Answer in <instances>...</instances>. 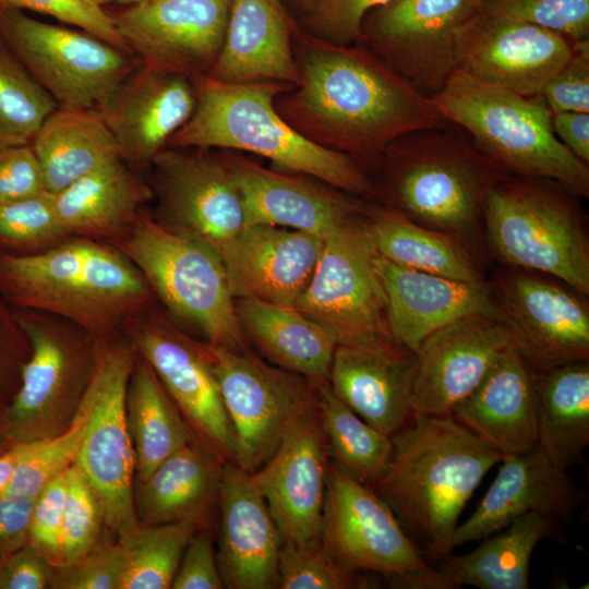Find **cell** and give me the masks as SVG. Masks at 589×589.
<instances>
[{"label":"cell","mask_w":589,"mask_h":589,"mask_svg":"<svg viewBox=\"0 0 589 589\" xmlns=\"http://www.w3.org/2000/svg\"><path fill=\"white\" fill-rule=\"evenodd\" d=\"M558 281L509 268L491 283L513 344L538 372L589 359L586 296Z\"/></svg>","instance_id":"cell-18"},{"label":"cell","mask_w":589,"mask_h":589,"mask_svg":"<svg viewBox=\"0 0 589 589\" xmlns=\"http://www.w3.org/2000/svg\"><path fill=\"white\" fill-rule=\"evenodd\" d=\"M196 104L192 79L142 64L98 111L120 155L137 168L155 156L191 118Z\"/></svg>","instance_id":"cell-28"},{"label":"cell","mask_w":589,"mask_h":589,"mask_svg":"<svg viewBox=\"0 0 589 589\" xmlns=\"http://www.w3.org/2000/svg\"><path fill=\"white\" fill-rule=\"evenodd\" d=\"M51 577L55 587L67 589H121L124 551L121 542L93 549L81 560L58 567Z\"/></svg>","instance_id":"cell-51"},{"label":"cell","mask_w":589,"mask_h":589,"mask_svg":"<svg viewBox=\"0 0 589 589\" xmlns=\"http://www.w3.org/2000/svg\"><path fill=\"white\" fill-rule=\"evenodd\" d=\"M208 347L236 438V464L253 473L273 456L293 425L317 406L316 385L267 364L251 350Z\"/></svg>","instance_id":"cell-14"},{"label":"cell","mask_w":589,"mask_h":589,"mask_svg":"<svg viewBox=\"0 0 589 589\" xmlns=\"http://www.w3.org/2000/svg\"><path fill=\"white\" fill-rule=\"evenodd\" d=\"M191 79L196 96L194 111L167 147L255 154L352 195L374 200L372 179L354 159L309 141L279 116L275 99L294 85L226 83L207 74Z\"/></svg>","instance_id":"cell-5"},{"label":"cell","mask_w":589,"mask_h":589,"mask_svg":"<svg viewBox=\"0 0 589 589\" xmlns=\"http://www.w3.org/2000/svg\"><path fill=\"white\" fill-rule=\"evenodd\" d=\"M202 522L183 520L160 525H139L120 538L124 551L121 589H167L183 552Z\"/></svg>","instance_id":"cell-41"},{"label":"cell","mask_w":589,"mask_h":589,"mask_svg":"<svg viewBox=\"0 0 589 589\" xmlns=\"http://www.w3.org/2000/svg\"><path fill=\"white\" fill-rule=\"evenodd\" d=\"M122 332L153 368L194 438L224 462L237 458L236 438L207 342L192 338L156 301Z\"/></svg>","instance_id":"cell-15"},{"label":"cell","mask_w":589,"mask_h":589,"mask_svg":"<svg viewBox=\"0 0 589 589\" xmlns=\"http://www.w3.org/2000/svg\"><path fill=\"white\" fill-rule=\"evenodd\" d=\"M577 195L561 183L506 176L490 191L483 233L504 265L553 277L589 294V240Z\"/></svg>","instance_id":"cell-7"},{"label":"cell","mask_w":589,"mask_h":589,"mask_svg":"<svg viewBox=\"0 0 589 589\" xmlns=\"http://www.w3.org/2000/svg\"><path fill=\"white\" fill-rule=\"evenodd\" d=\"M540 96L552 112H589V39L573 43L570 57Z\"/></svg>","instance_id":"cell-52"},{"label":"cell","mask_w":589,"mask_h":589,"mask_svg":"<svg viewBox=\"0 0 589 589\" xmlns=\"http://www.w3.org/2000/svg\"><path fill=\"white\" fill-rule=\"evenodd\" d=\"M368 211L324 238L314 274L293 306L336 345L392 338Z\"/></svg>","instance_id":"cell-13"},{"label":"cell","mask_w":589,"mask_h":589,"mask_svg":"<svg viewBox=\"0 0 589 589\" xmlns=\"http://www.w3.org/2000/svg\"><path fill=\"white\" fill-rule=\"evenodd\" d=\"M392 0H320L298 23L302 29L337 45L359 40L360 26L366 13Z\"/></svg>","instance_id":"cell-49"},{"label":"cell","mask_w":589,"mask_h":589,"mask_svg":"<svg viewBox=\"0 0 589 589\" xmlns=\"http://www.w3.org/2000/svg\"><path fill=\"white\" fill-rule=\"evenodd\" d=\"M324 238L272 226L249 225L218 252L233 299L293 308L308 287Z\"/></svg>","instance_id":"cell-23"},{"label":"cell","mask_w":589,"mask_h":589,"mask_svg":"<svg viewBox=\"0 0 589 589\" xmlns=\"http://www.w3.org/2000/svg\"><path fill=\"white\" fill-rule=\"evenodd\" d=\"M91 2H93L94 4L98 5L101 8V5H105V4H108V3H113V2H117V3H132V4H135V3H139L143 0H88Z\"/></svg>","instance_id":"cell-61"},{"label":"cell","mask_w":589,"mask_h":589,"mask_svg":"<svg viewBox=\"0 0 589 589\" xmlns=\"http://www.w3.org/2000/svg\"><path fill=\"white\" fill-rule=\"evenodd\" d=\"M320 539L341 564L382 574L408 589H452L402 529L387 504L366 484L328 468Z\"/></svg>","instance_id":"cell-11"},{"label":"cell","mask_w":589,"mask_h":589,"mask_svg":"<svg viewBox=\"0 0 589 589\" xmlns=\"http://www.w3.org/2000/svg\"><path fill=\"white\" fill-rule=\"evenodd\" d=\"M31 146L40 164L45 188L51 193L122 158L103 116L94 109L57 108L45 119Z\"/></svg>","instance_id":"cell-36"},{"label":"cell","mask_w":589,"mask_h":589,"mask_svg":"<svg viewBox=\"0 0 589 589\" xmlns=\"http://www.w3.org/2000/svg\"><path fill=\"white\" fill-rule=\"evenodd\" d=\"M31 347L14 309L0 296V408L8 406L21 380Z\"/></svg>","instance_id":"cell-54"},{"label":"cell","mask_w":589,"mask_h":589,"mask_svg":"<svg viewBox=\"0 0 589 589\" xmlns=\"http://www.w3.org/2000/svg\"><path fill=\"white\" fill-rule=\"evenodd\" d=\"M538 371L509 345L452 416L503 456L537 447Z\"/></svg>","instance_id":"cell-30"},{"label":"cell","mask_w":589,"mask_h":589,"mask_svg":"<svg viewBox=\"0 0 589 589\" xmlns=\"http://www.w3.org/2000/svg\"><path fill=\"white\" fill-rule=\"evenodd\" d=\"M506 176L450 121L399 136L370 172L382 206L455 236L478 254L485 200Z\"/></svg>","instance_id":"cell-3"},{"label":"cell","mask_w":589,"mask_h":589,"mask_svg":"<svg viewBox=\"0 0 589 589\" xmlns=\"http://www.w3.org/2000/svg\"><path fill=\"white\" fill-rule=\"evenodd\" d=\"M53 197L58 219L69 237L109 243L153 200V191L149 182L117 158L53 193Z\"/></svg>","instance_id":"cell-32"},{"label":"cell","mask_w":589,"mask_h":589,"mask_svg":"<svg viewBox=\"0 0 589 589\" xmlns=\"http://www.w3.org/2000/svg\"><path fill=\"white\" fill-rule=\"evenodd\" d=\"M31 352L20 385L1 411L10 445L51 436L60 417L74 414L93 374L96 338L61 316L13 308Z\"/></svg>","instance_id":"cell-10"},{"label":"cell","mask_w":589,"mask_h":589,"mask_svg":"<svg viewBox=\"0 0 589 589\" xmlns=\"http://www.w3.org/2000/svg\"><path fill=\"white\" fill-rule=\"evenodd\" d=\"M89 414V400L82 399L65 429L55 435L19 443V456L2 495L34 500L46 484L74 464Z\"/></svg>","instance_id":"cell-42"},{"label":"cell","mask_w":589,"mask_h":589,"mask_svg":"<svg viewBox=\"0 0 589 589\" xmlns=\"http://www.w3.org/2000/svg\"><path fill=\"white\" fill-rule=\"evenodd\" d=\"M56 100L0 37V147L31 144Z\"/></svg>","instance_id":"cell-43"},{"label":"cell","mask_w":589,"mask_h":589,"mask_svg":"<svg viewBox=\"0 0 589 589\" xmlns=\"http://www.w3.org/2000/svg\"><path fill=\"white\" fill-rule=\"evenodd\" d=\"M482 8L483 0H392L365 14L357 44L431 97L456 70L459 29Z\"/></svg>","instance_id":"cell-17"},{"label":"cell","mask_w":589,"mask_h":589,"mask_svg":"<svg viewBox=\"0 0 589 589\" xmlns=\"http://www.w3.org/2000/svg\"><path fill=\"white\" fill-rule=\"evenodd\" d=\"M384 473L369 486L429 561L453 551V536L486 472L505 457L452 414H412L393 434Z\"/></svg>","instance_id":"cell-2"},{"label":"cell","mask_w":589,"mask_h":589,"mask_svg":"<svg viewBox=\"0 0 589 589\" xmlns=\"http://www.w3.org/2000/svg\"><path fill=\"white\" fill-rule=\"evenodd\" d=\"M501 462L478 507L457 526L454 548L481 541L527 513H538L562 524L587 500L586 490L567 470L553 465L539 447L505 456Z\"/></svg>","instance_id":"cell-26"},{"label":"cell","mask_w":589,"mask_h":589,"mask_svg":"<svg viewBox=\"0 0 589 589\" xmlns=\"http://www.w3.org/2000/svg\"><path fill=\"white\" fill-rule=\"evenodd\" d=\"M109 243L135 265L156 301L183 329L214 346L250 350L216 251L166 229L145 209Z\"/></svg>","instance_id":"cell-8"},{"label":"cell","mask_w":589,"mask_h":589,"mask_svg":"<svg viewBox=\"0 0 589 589\" xmlns=\"http://www.w3.org/2000/svg\"><path fill=\"white\" fill-rule=\"evenodd\" d=\"M537 394V447L561 469L581 464L589 445L588 361L538 372Z\"/></svg>","instance_id":"cell-37"},{"label":"cell","mask_w":589,"mask_h":589,"mask_svg":"<svg viewBox=\"0 0 589 589\" xmlns=\"http://www.w3.org/2000/svg\"><path fill=\"white\" fill-rule=\"evenodd\" d=\"M368 223L377 252L396 265L456 280H485L479 254L455 236L385 206L369 207Z\"/></svg>","instance_id":"cell-38"},{"label":"cell","mask_w":589,"mask_h":589,"mask_svg":"<svg viewBox=\"0 0 589 589\" xmlns=\"http://www.w3.org/2000/svg\"><path fill=\"white\" fill-rule=\"evenodd\" d=\"M7 556H0V589L2 585V575H3V567Z\"/></svg>","instance_id":"cell-63"},{"label":"cell","mask_w":589,"mask_h":589,"mask_svg":"<svg viewBox=\"0 0 589 589\" xmlns=\"http://www.w3.org/2000/svg\"><path fill=\"white\" fill-rule=\"evenodd\" d=\"M127 421L139 482L168 456L195 440L157 374L139 353L128 384Z\"/></svg>","instance_id":"cell-39"},{"label":"cell","mask_w":589,"mask_h":589,"mask_svg":"<svg viewBox=\"0 0 589 589\" xmlns=\"http://www.w3.org/2000/svg\"><path fill=\"white\" fill-rule=\"evenodd\" d=\"M330 464L318 406L288 432L252 478L263 494L284 542L320 540Z\"/></svg>","instance_id":"cell-22"},{"label":"cell","mask_w":589,"mask_h":589,"mask_svg":"<svg viewBox=\"0 0 589 589\" xmlns=\"http://www.w3.org/2000/svg\"><path fill=\"white\" fill-rule=\"evenodd\" d=\"M239 324L249 338L279 368L314 383H328L335 340L294 308L253 299H235Z\"/></svg>","instance_id":"cell-35"},{"label":"cell","mask_w":589,"mask_h":589,"mask_svg":"<svg viewBox=\"0 0 589 589\" xmlns=\"http://www.w3.org/2000/svg\"><path fill=\"white\" fill-rule=\"evenodd\" d=\"M572 45L560 34L482 9L457 34L456 70L524 96H538L570 57Z\"/></svg>","instance_id":"cell-20"},{"label":"cell","mask_w":589,"mask_h":589,"mask_svg":"<svg viewBox=\"0 0 589 589\" xmlns=\"http://www.w3.org/2000/svg\"><path fill=\"white\" fill-rule=\"evenodd\" d=\"M173 589L225 588L216 556L213 530L205 525L191 537L171 584Z\"/></svg>","instance_id":"cell-55"},{"label":"cell","mask_w":589,"mask_h":589,"mask_svg":"<svg viewBox=\"0 0 589 589\" xmlns=\"http://www.w3.org/2000/svg\"><path fill=\"white\" fill-rule=\"evenodd\" d=\"M315 385L330 461L352 479L372 484L388 467L392 437L361 419L335 395L328 383Z\"/></svg>","instance_id":"cell-40"},{"label":"cell","mask_w":589,"mask_h":589,"mask_svg":"<svg viewBox=\"0 0 589 589\" xmlns=\"http://www.w3.org/2000/svg\"><path fill=\"white\" fill-rule=\"evenodd\" d=\"M8 10H29L50 15L131 52L120 36L113 17L88 0H0V11Z\"/></svg>","instance_id":"cell-48"},{"label":"cell","mask_w":589,"mask_h":589,"mask_svg":"<svg viewBox=\"0 0 589 589\" xmlns=\"http://www.w3.org/2000/svg\"><path fill=\"white\" fill-rule=\"evenodd\" d=\"M431 99L506 175L553 180L589 196L588 164L555 136L553 112L540 95L524 96L455 70Z\"/></svg>","instance_id":"cell-6"},{"label":"cell","mask_w":589,"mask_h":589,"mask_svg":"<svg viewBox=\"0 0 589 589\" xmlns=\"http://www.w3.org/2000/svg\"><path fill=\"white\" fill-rule=\"evenodd\" d=\"M278 574L280 589H352L370 585L362 572L333 557L321 539L304 544L283 542Z\"/></svg>","instance_id":"cell-45"},{"label":"cell","mask_w":589,"mask_h":589,"mask_svg":"<svg viewBox=\"0 0 589 589\" xmlns=\"http://www.w3.org/2000/svg\"><path fill=\"white\" fill-rule=\"evenodd\" d=\"M65 472L52 479L37 495L29 522L28 545L55 567L63 566L61 534L67 492Z\"/></svg>","instance_id":"cell-50"},{"label":"cell","mask_w":589,"mask_h":589,"mask_svg":"<svg viewBox=\"0 0 589 589\" xmlns=\"http://www.w3.org/2000/svg\"><path fill=\"white\" fill-rule=\"evenodd\" d=\"M69 238L58 219L51 192L0 204V253L35 254Z\"/></svg>","instance_id":"cell-44"},{"label":"cell","mask_w":589,"mask_h":589,"mask_svg":"<svg viewBox=\"0 0 589 589\" xmlns=\"http://www.w3.org/2000/svg\"><path fill=\"white\" fill-rule=\"evenodd\" d=\"M299 26L281 0H232L221 52L207 74L226 83H299L292 39Z\"/></svg>","instance_id":"cell-31"},{"label":"cell","mask_w":589,"mask_h":589,"mask_svg":"<svg viewBox=\"0 0 589 589\" xmlns=\"http://www.w3.org/2000/svg\"><path fill=\"white\" fill-rule=\"evenodd\" d=\"M416 352L392 338L337 345L328 384L361 419L392 436L412 417Z\"/></svg>","instance_id":"cell-27"},{"label":"cell","mask_w":589,"mask_h":589,"mask_svg":"<svg viewBox=\"0 0 589 589\" xmlns=\"http://www.w3.org/2000/svg\"><path fill=\"white\" fill-rule=\"evenodd\" d=\"M149 181L155 220L217 253L247 226L245 204L224 151L165 147Z\"/></svg>","instance_id":"cell-16"},{"label":"cell","mask_w":589,"mask_h":589,"mask_svg":"<svg viewBox=\"0 0 589 589\" xmlns=\"http://www.w3.org/2000/svg\"><path fill=\"white\" fill-rule=\"evenodd\" d=\"M11 445L9 443V441L7 440V437L4 436L3 432H2V429H1V424H0V452L9 448Z\"/></svg>","instance_id":"cell-62"},{"label":"cell","mask_w":589,"mask_h":589,"mask_svg":"<svg viewBox=\"0 0 589 589\" xmlns=\"http://www.w3.org/2000/svg\"><path fill=\"white\" fill-rule=\"evenodd\" d=\"M224 153L244 200L247 226L272 225L325 238L369 208L364 199L313 177L284 175L238 152Z\"/></svg>","instance_id":"cell-24"},{"label":"cell","mask_w":589,"mask_h":589,"mask_svg":"<svg viewBox=\"0 0 589 589\" xmlns=\"http://www.w3.org/2000/svg\"><path fill=\"white\" fill-rule=\"evenodd\" d=\"M0 296L13 308L48 312L94 338L122 330L156 302L145 278L117 248L70 237L39 253H0Z\"/></svg>","instance_id":"cell-4"},{"label":"cell","mask_w":589,"mask_h":589,"mask_svg":"<svg viewBox=\"0 0 589 589\" xmlns=\"http://www.w3.org/2000/svg\"><path fill=\"white\" fill-rule=\"evenodd\" d=\"M48 563L28 544L8 555L1 589H43L51 580Z\"/></svg>","instance_id":"cell-56"},{"label":"cell","mask_w":589,"mask_h":589,"mask_svg":"<svg viewBox=\"0 0 589 589\" xmlns=\"http://www.w3.org/2000/svg\"><path fill=\"white\" fill-rule=\"evenodd\" d=\"M17 456V444H13L9 448L0 452V495H2L11 480Z\"/></svg>","instance_id":"cell-59"},{"label":"cell","mask_w":589,"mask_h":589,"mask_svg":"<svg viewBox=\"0 0 589 589\" xmlns=\"http://www.w3.org/2000/svg\"><path fill=\"white\" fill-rule=\"evenodd\" d=\"M376 268L387 298L392 338L416 351L438 328L465 316L501 318L491 283L446 278L394 264L378 252Z\"/></svg>","instance_id":"cell-29"},{"label":"cell","mask_w":589,"mask_h":589,"mask_svg":"<svg viewBox=\"0 0 589 589\" xmlns=\"http://www.w3.org/2000/svg\"><path fill=\"white\" fill-rule=\"evenodd\" d=\"M0 37L58 108L99 110L135 70L133 53L16 10L0 11Z\"/></svg>","instance_id":"cell-12"},{"label":"cell","mask_w":589,"mask_h":589,"mask_svg":"<svg viewBox=\"0 0 589 589\" xmlns=\"http://www.w3.org/2000/svg\"><path fill=\"white\" fill-rule=\"evenodd\" d=\"M552 129L558 141L574 156L589 164V112H553Z\"/></svg>","instance_id":"cell-58"},{"label":"cell","mask_w":589,"mask_h":589,"mask_svg":"<svg viewBox=\"0 0 589 589\" xmlns=\"http://www.w3.org/2000/svg\"><path fill=\"white\" fill-rule=\"evenodd\" d=\"M47 191L40 164L31 146L0 147V204Z\"/></svg>","instance_id":"cell-53"},{"label":"cell","mask_w":589,"mask_h":589,"mask_svg":"<svg viewBox=\"0 0 589 589\" xmlns=\"http://www.w3.org/2000/svg\"><path fill=\"white\" fill-rule=\"evenodd\" d=\"M232 0H143L113 17L129 50L152 69L208 74L225 41Z\"/></svg>","instance_id":"cell-19"},{"label":"cell","mask_w":589,"mask_h":589,"mask_svg":"<svg viewBox=\"0 0 589 589\" xmlns=\"http://www.w3.org/2000/svg\"><path fill=\"white\" fill-rule=\"evenodd\" d=\"M34 500L0 495V556H8L28 544Z\"/></svg>","instance_id":"cell-57"},{"label":"cell","mask_w":589,"mask_h":589,"mask_svg":"<svg viewBox=\"0 0 589 589\" xmlns=\"http://www.w3.org/2000/svg\"><path fill=\"white\" fill-rule=\"evenodd\" d=\"M216 556L229 589L278 588L284 539L252 473L224 462Z\"/></svg>","instance_id":"cell-25"},{"label":"cell","mask_w":589,"mask_h":589,"mask_svg":"<svg viewBox=\"0 0 589 589\" xmlns=\"http://www.w3.org/2000/svg\"><path fill=\"white\" fill-rule=\"evenodd\" d=\"M484 11L560 34L589 39V0H483Z\"/></svg>","instance_id":"cell-47"},{"label":"cell","mask_w":589,"mask_h":589,"mask_svg":"<svg viewBox=\"0 0 589 589\" xmlns=\"http://www.w3.org/2000/svg\"><path fill=\"white\" fill-rule=\"evenodd\" d=\"M65 476L61 534L63 565L81 560L95 548L104 521L100 502L80 468L71 465Z\"/></svg>","instance_id":"cell-46"},{"label":"cell","mask_w":589,"mask_h":589,"mask_svg":"<svg viewBox=\"0 0 589 589\" xmlns=\"http://www.w3.org/2000/svg\"><path fill=\"white\" fill-rule=\"evenodd\" d=\"M292 49L299 83L275 108L299 134L354 159L370 176L399 136L447 120L419 92L360 44L337 45L297 27Z\"/></svg>","instance_id":"cell-1"},{"label":"cell","mask_w":589,"mask_h":589,"mask_svg":"<svg viewBox=\"0 0 589 589\" xmlns=\"http://www.w3.org/2000/svg\"><path fill=\"white\" fill-rule=\"evenodd\" d=\"M320 0H281L289 13L299 22Z\"/></svg>","instance_id":"cell-60"},{"label":"cell","mask_w":589,"mask_h":589,"mask_svg":"<svg viewBox=\"0 0 589 589\" xmlns=\"http://www.w3.org/2000/svg\"><path fill=\"white\" fill-rule=\"evenodd\" d=\"M544 539L561 541L560 524L541 514L527 513L482 539L473 551L447 555L437 569L452 589H527L533 551Z\"/></svg>","instance_id":"cell-34"},{"label":"cell","mask_w":589,"mask_h":589,"mask_svg":"<svg viewBox=\"0 0 589 589\" xmlns=\"http://www.w3.org/2000/svg\"><path fill=\"white\" fill-rule=\"evenodd\" d=\"M512 344L504 322L486 315L460 317L429 335L414 351L412 414H450Z\"/></svg>","instance_id":"cell-21"},{"label":"cell","mask_w":589,"mask_h":589,"mask_svg":"<svg viewBox=\"0 0 589 589\" xmlns=\"http://www.w3.org/2000/svg\"><path fill=\"white\" fill-rule=\"evenodd\" d=\"M224 461L192 440L140 482L137 513L145 524L183 520L207 524L217 506Z\"/></svg>","instance_id":"cell-33"},{"label":"cell","mask_w":589,"mask_h":589,"mask_svg":"<svg viewBox=\"0 0 589 589\" xmlns=\"http://www.w3.org/2000/svg\"><path fill=\"white\" fill-rule=\"evenodd\" d=\"M137 351L121 330L96 339L85 389L89 414L74 464L95 491L104 522L119 538L139 527L133 494L135 454L127 421V390Z\"/></svg>","instance_id":"cell-9"}]
</instances>
